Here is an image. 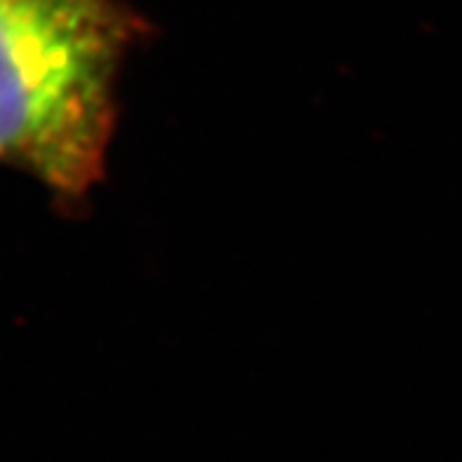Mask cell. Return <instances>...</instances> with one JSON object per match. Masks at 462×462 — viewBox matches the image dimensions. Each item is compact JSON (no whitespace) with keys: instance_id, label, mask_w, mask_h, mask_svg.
Wrapping results in <instances>:
<instances>
[{"instance_id":"1","label":"cell","mask_w":462,"mask_h":462,"mask_svg":"<svg viewBox=\"0 0 462 462\" xmlns=\"http://www.w3.org/2000/svg\"><path fill=\"white\" fill-rule=\"evenodd\" d=\"M146 33L123 0H0V164L80 209L104 179L120 66Z\"/></svg>"}]
</instances>
